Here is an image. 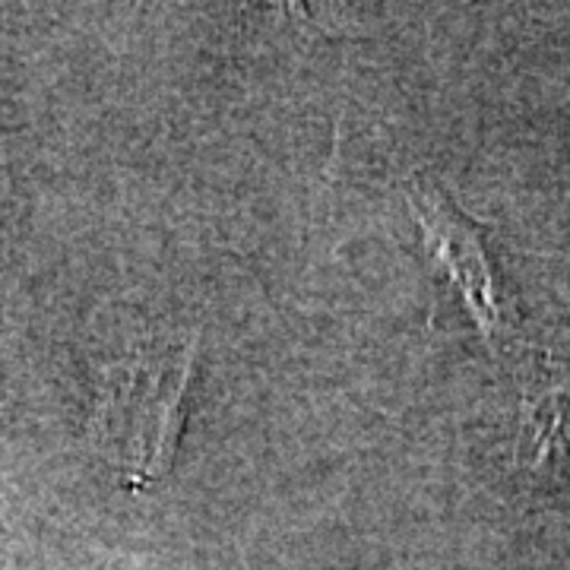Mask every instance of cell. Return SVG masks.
Returning <instances> with one entry per match:
<instances>
[{
	"label": "cell",
	"mask_w": 570,
	"mask_h": 570,
	"mask_svg": "<svg viewBox=\"0 0 570 570\" xmlns=\"http://www.w3.org/2000/svg\"><path fill=\"white\" fill-rule=\"evenodd\" d=\"M194 371L197 340L142 355L121 371L102 409V438L111 460L130 472V489L163 479L171 466Z\"/></svg>",
	"instance_id": "cell-1"
},
{
	"label": "cell",
	"mask_w": 570,
	"mask_h": 570,
	"mask_svg": "<svg viewBox=\"0 0 570 570\" xmlns=\"http://www.w3.org/2000/svg\"><path fill=\"white\" fill-rule=\"evenodd\" d=\"M406 204L412 209V219L425 235L431 257L448 273L450 285L460 288V295L466 298L472 321L479 324L482 336L491 346L508 340L517 317H513L508 292L498 279L482 228L428 175L409 178Z\"/></svg>",
	"instance_id": "cell-2"
},
{
	"label": "cell",
	"mask_w": 570,
	"mask_h": 570,
	"mask_svg": "<svg viewBox=\"0 0 570 570\" xmlns=\"http://www.w3.org/2000/svg\"><path fill=\"white\" fill-rule=\"evenodd\" d=\"M520 463L539 475L570 472V362L532 355L520 371Z\"/></svg>",
	"instance_id": "cell-3"
}]
</instances>
